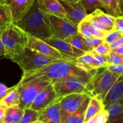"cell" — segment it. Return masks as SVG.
<instances>
[{"mask_svg":"<svg viewBox=\"0 0 123 123\" xmlns=\"http://www.w3.org/2000/svg\"><path fill=\"white\" fill-rule=\"evenodd\" d=\"M98 70L88 71L80 68L76 59L57 60L40 69L23 72L18 85H25L33 83L48 82L54 84L71 77H92Z\"/></svg>","mask_w":123,"mask_h":123,"instance_id":"1","label":"cell"},{"mask_svg":"<svg viewBox=\"0 0 123 123\" xmlns=\"http://www.w3.org/2000/svg\"><path fill=\"white\" fill-rule=\"evenodd\" d=\"M14 24L28 36L43 40L52 38L46 13L38 8L37 0L28 13Z\"/></svg>","mask_w":123,"mask_h":123,"instance_id":"2","label":"cell"},{"mask_svg":"<svg viewBox=\"0 0 123 123\" xmlns=\"http://www.w3.org/2000/svg\"><path fill=\"white\" fill-rule=\"evenodd\" d=\"M6 50L5 57L11 59L27 48L28 36L13 24L8 26L0 36Z\"/></svg>","mask_w":123,"mask_h":123,"instance_id":"3","label":"cell"},{"mask_svg":"<svg viewBox=\"0 0 123 123\" xmlns=\"http://www.w3.org/2000/svg\"><path fill=\"white\" fill-rule=\"evenodd\" d=\"M121 75L111 72L106 68L102 72L98 71L87 85L90 97L103 102L110 89Z\"/></svg>","mask_w":123,"mask_h":123,"instance_id":"4","label":"cell"},{"mask_svg":"<svg viewBox=\"0 0 123 123\" xmlns=\"http://www.w3.org/2000/svg\"><path fill=\"white\" fill-rule=\"evenodd\" d=\"M16 63L22 70L23 72H29L40 69L57 60L40 54L30 48H26L20 54L10 59Z\"/></svg>","mask_w":123,"mask_h":123,"instance_id":"5","label":"cell"},{"mask_svg":"<svg viewBox=\"0 0 123 123\" xmlns=\"http://www.w3.org/2000/svg\"><path fill=\"white\" fill-rule=\"evenodd\" d=\"M92 77H71L53 84L57 98L61 99L74 94H85L90 97L87 85Z\"/></svg>","mask_w":123,"mask_h":123,"instance_id":"6","label":"cell"},{"mask_svg":"<svg viewBox=\"0 0 123 123\" xmlns=\"http://www.w3.org/2000/svg\"><path fill=\"white\" fill-rule=\"evenodd\" d=\"M46 15L52 38L65 40L79 34L77 25L55 16L46 13Z\"/></svg>","mask_w":123,"mask_h":123,"instance_id":"7","label":"cell"},{"mask_svg":"<svg viewBox=\"0 0 123 123\" xmlns=\"http://www.w3.org/2000/svg\"><path fill=\"white\" fill-rule=\"evenodd\" d=\"M50 84L51 83L48 82H42L21 86L18 85L20 96L19 107L23 109L30 108L38 93Z\"/></svg>","mask_w":123,"mask_h":123,"instance_id":"8","label":"cell"},{"mask_svg":"<svg viewBox=\"0 0 123 123\" xmlns=\"http://www.w3.org/2000/svg\"><path fill=\"white\" fill-rule=\"evenodd\" d=\"M89 97L85 94H74L61 98V123H64L70 115L77 111Z\"/></svg>","mask_w":123,"mask_h":123,"instance_id":"9","label":"cell"},{"mask_svg":"<svg viewBox=\"0 0 123 123\" xmlns=\"http://www.w3.org/2000/svg\"><path fill=\"white\" fill-rule=\"evenodd\" d=\"M115 18L101 9H97L88 14L85 19L98 30L109 33L115 30Z\"/></svg>","mask_w":123,"mask_h":123,"instance_id":"10","label":"cell"},{"mask_svg":"<svg viewBox=\"0 0 123 123\" xmlns=\"http://www.w3.org/2000/svg\"><path fill=\"white\" fill-rule=\"evenodd\" d=\"M29 41L28 43V48H30L38 52L40 54L46 56L48 57L51 58L54 60H70L74 59L72 58L67 57L62 55L61 52L56 50L55 48L50 46L43 40L35 38L28 36Z\"/></svg>","mask_w":123,"mask_h":123,"instance_id":"11","label":"cell"},{"mask_svg":"<svg viewBox=\"0 0 123 123\" xmlns=\"http://www.w3.org/2000/svg\"><path fill=\"white\" fill-rule=\"evenodd\" d=\"M57 99L54 85L50 84L40 91L36 97L30 108L37 112H42Z\"/></svg>","mask_w":123,"mask_h":123,"instance_id":"12","label":"cell"},{"mask_svg":"<svg viewBox=\"0 0 123 123\" xmlns=\"http://www.w3.org/2000/svg\"><path fill=\"white\" fill-rule=\"evenodd\" d=\"M59 1L66 11L69 22L74 25L78 26L88 14L81 1L78 2H69L62 0Z\"/></svg>","mask_w":123,"mask_h":123,"instance_id":"13","label":"cell"},{"mask_svg":"<svg viewBox=\"0 0 123 123\" xmlns=\"http://www.w3.org/2000/svg\"><path fill=\"white\" fill-rule=\"evenodd\" d=\"M36 0H4L11 8L13 23L20 20L33 6Z\"/></svg>","mask_w":123,"mask_h":123,"instance_id":"14","label":"cell"},{"mask_svg":"<svg viewBox=\"0 0 123 123\" xmlns=\"http://www.w3.org/2000/svg\"><path fill=\"white\" fill-rule=\"evenodd\" d=\"M38 8L44 13L69 22L63 6L59 0H37Z\"/></svg>","mask_w":123,"mask_h":123,"instance_id":"15","label":"cell"},{"mask_svg":"<svg viewBox=\"0 0 123 123\" xmlns=\"http://www.w3.org/2000/svg\"><path fill=\"white\" fill-rule=\"evenodd\" d=\"M44 41L55 48L62 55L67 57L76 59L83 55L85 53L82 50L76 49L72 44L66 42L64 40L50 38L44 40Z\"/></svg>","mask_w":123,"mask_h":123,"instance_id":"16","label":"cell"},{"mask_svg":"<svg viewBox=\"0 0 123 123\" xmlns=\"http://www.w3.org/2000/svg\"><path fill=\"white\" fill-rule=\"evenodd\" d=\"M103 103L105 109L115 103L123 105V74L120 76L112 86Z\"/></svg>","mask_w":123,"mask_h":123,"instance_id":"17","label":"cell"},{"mask_svg":"<svg viewBox=\"0 0 123 123\" xmlns=\"http://www.w3.org/2000/svg\"><path fill=\"white\" fill-rule=\"evenodd\" d=\"M61 100H56L54 103L40 112L38 120L43 123H61Z\"/></svg>","mask_w":123,"mask_h":123,"instance_id":"18","label":"cell"},{"mask_svg":"<svg viewBox=\"0 0 123 123\" xmlns=\"http://www.w3.org/2000/svg\"><path fill=\"white\" fill-rule=\"evenodd\" d=\"M78 32L84 38H100L104 40L106 32L98 30L85 19L78 25Z\"/></svg>","mask_w":123,"mask_h":123,"instance_id":"19","label":"cell"},{"mask_svg":"<svg viewBox=\"0 0 123 123\" xmlns=\"http://www.w3.org/2000/svg\"><path fill=\"white\" fill-rule=\"evenodd\" d=\"M76 62L79 67L88 71L98 70L104 68L91 52L85 53L83 55L76 58Z\"/></svg>","mask_w":123,"mask_h":123,"instance_id":"20","label":"cell"},{"mask_svg":"<svg viewBox=\"0 0 123 123\" xmlns=\"http://www.w3.org/2000/svg\"><path fill=\"white\" fill-rule=\"evenodd\" d=\"M12 24H13V20L10 6L6 4H0V36Z\"/></svg>","mask_w":123,"mask_h":123,"instance_id":"21","label":"cell"},{"mask_svg":"<svg viewBox=\"0 0 123 123\" xmlns=\"http://www.w3.org/2000/svg\"><path fill=\"white\" fill-rule=\"evenodd\" d=\"M105 108L103 102L96 97H91L85 112V123L94 117Z\"/></svg>","mask_w":123,"mask_h":123,"instance_id":"22","label":"cell"},{"mask_svg":"<svg viewBox=\"0 0 123 123\" xmlns=\"http://www.w3.org/2000/svg\"><path fill=\"white\" fill-rule=\"evenodd\" d=\"M105 109L109 113L106 123H123V105L115 103Z\"/></svg>","mask_w":123,"mask_h":123,"instance_id":"23","label":"cell"},{"mask_svg":"<svg viewBox=\"0 0 123 123\" xmlns=\"http://www.w3.org/2000/svg\"><path fill=\"white\" fill-rule=\"evenodd\" d=\"M24 114V109L19 106L7 108L3 123H20Z\"/></svg>","mask_w":123,"mask_h":123,"instance_id":"24","label":"cell"},{"mask_svg":"<svg viewBox=\"0 0 123 123\" xmlns=\"http://www.w3.org/2000/svg\"><path fill=\"white\" fill-rule=\"evenodd\" d=\"M107 14L118 18L122 16L120 9V0H100Z\"/></svg>","mask_w":123,"mask_h":123,"instance_id":"25","label":"cell"},{"mask_svg":"<svg viewBox=\"0 0 123 123\" xmlns=\"http://www.w3.org/2000/svg\"><path fill=\"white\" fill-rule=\"evenodd\" d=\"M90 98L91 97H89L80 108L74 114L70 115L64 123H85V112L90 101Z\"/></svg>","mask_w":123,"mask_h":123,"instance_id":"26","label":"cell"},{"mask_svg":"<svg viewBox=\"0 0 123 123\" xmlns=\"http://www.w3.org/2000/svg\"><path fill=\"white\" fill-rule=\"evenodd\" d=\"M20 96V92L16 84V86L13 91L8 93L2 99L0 100V103L4 105L7 108L19 106Z\"/></svg>","mask_w":123,"mask_h":123,"instance_id":"27","label":"cell"},{"mask_svg":"<svg viewBox=\"0 0 123 123\" xmlns=\"http://www.w3.org/2000/svg\"><path fill=\"white\" fill-rule=\"evenodd\" d=\"M64 40L72 44L73 46H74V48L79 49V50H82L85 53L90 52L85 46V43H84V37H82L79 34L75 35V36H72L70 37H68V38H66Z\"/></svg>","mask_w":123,"mask_h":123,"instance_id":"28","label":"cell"},{"mask_svg":"<svg viewBox=\"0 0 123 123\" xmlns=\"http://www.w3.org/2000/svg\"><path fill=\"white\" fill-rule=\"evenodd\" d=\"M40 112L31 108L24 109V114L20 123H32L38 120Z\"/></svg>","mask_w":123,"mask_h":123,"instance_id":"29","label":"cell"},{"mask_svg":"<svg viewBox=\"0 0 123 123\" xmlns=\"http://www.w3.org/2000/svg\"><path fill=\"white\" fill-rule=\"evenodd\" d=\"M81 2L87 12L103 8L100 0H81Z\"/></svg>","mask_w":123,"mask_h":123,"instance_id":"30","label":"cell"},{"mask_svg":"<svg viewBox=\"0 0 123 123\" xmlns=\"http://www.w3.org/2000/svg\"><path fill=\"white\" fill-rule=\"evenodd\" d=\"M84 43L89 52H92L95 48L104 43V40L100 38H84Z\"/></svg>","mask_w":123,"mask_h":123,"instance_id":"31","label":"cell"},{"mask_svg":"<svg viewBox=\"0 0 123 123\" xmlns=\"http://www.w3.org/2000/svg\"><path fill=\"white\" fill-rule=\"evenodd\" d=\"M107 56L109 65H123V55L111 52Z\"/></svg>","mask_w":123,"mask_h":123,"instance_id":"32","label":"cell"},{"mask_svg":"<svg viewBox=\"0 0 123 123\" xmlns=\"http://www.w3.org/2000/svg\"><path fill=\"white\" fill-rule=\"evenodd\" d=\"M111 50L112 49L111 48L110 44L106 43V42H104L102 44L95 48L92 52L97 54H99V55H108L111 52Z\"/></svg>","mask_w":123,"mask_h":123,"instance_id":"33","label":"cell"},{"mask_svg":"<svg viewBox=\"0 0 123 123\" xmlns=\"http://www.w3.org/2000/svg\"><path fill=\"white\" fill-rule=\"evenodd\" d=\"M121 37H123L122 33L120 31H117V30H114V31L107 34V35L104 38V42L110 44L114 42H115L116 40L118 39Z\"/></svg>","mask_w":123,"mask_h":123,"instance_id":"34","label":"cell"},{"mask_svg":"<svg viewBox=\"0 0 123 123\" xmlns=\"http://www.w3.org/2000/svg\"><path fill=\"white\" fill-rule=\"evenodd\" d=\"M109 118V113L105 109L101 111L97 115L96 123H106Z\"/></svg>","mask_w":123,"mask_h":123,"instance_id":"35","label":"cell"},{"mask_svg":"<svg viewBox=\"0 0 123 123\" xmlns=\"http://www.w3.org/2000/svg\"><path fill=\"white\" fill-rule=\"evenodd\" d=\"M16 86V85L10 88H8L6 85H5L4 84L0 83V100L2 99L8 93H10L12 91H13L15 88Z\"/></svg>","mask_w":123,"mask_h":123,"instance_id":"36","label":"cell"},{"mask_svg":"<svg viewBox=\"0 0 123 123\" xmlns=\"http://www.w3.org/2000/svg\"><path fill=\"white\" fill-rule=\"evenodd\" d=\"M94 57L96 58V60L102 65L103 68H106L108 66V56L107 55H99L96 53L91 52Z\"/></svg>","mask_w":123,"mask_h":123,"instance_id":"37","label":"cell"},{"mask_svg":"<svg viewBox=\"0 0 123 123\" xmlns=\"http://www.w3.org/2000/svg\"><path fill=\"white\" fill-rule=\"evenodd\" d=\"M106 68L112 73L120 75L123 74V65H109Z\"/></svg>","mask_w":123,"mask_h":123,"instance_id":"38","label":"cell"},{"mask_svg":"<svg viewBox=\"0 0 123 123\" xmlns=\"http://www.w3.org/2000/svg\"><path fill=\"white\" fill-rule=\"evenodd\" d=\"M115 30L121 32L123 31V16L115 18Z\"/></svg>","mask_w":123,"mask_h":123,"instance_id":"39","label":"cell"},{"mask_svg":"<svg viewBox=\"0 0 123 123\" xmlns=\"http://www.w3.org/2000/svg\"><path fill=\"white\" fill-rule=\"evenodd\" d=\"M7 107L0 103V123H3L4 121L6 112Z\"/></svg>","mask_w":123,"mask_h":123,"instance_id":"40","label":"cell"},{"mask_svg":"<svg viewBox=\"0 0 123 123\" xmlns=\"http://www.w3.org/2000/svg\"><path fill=\"white\" fill-rule=\"evenodd\" d=\"M122 45H123V37H121V38L116 40L115 42L110 44V46L112 50Z\"/></svg>","mask_w":123,"mask_h":123,"instance_id":"41","label":"cell"},{"mask_svg":"<svg viewBox=\"0 0 123 123\" xmlns=\"http://www.w3.org/2000/svg\"><path fill=\"white\" fill-rule=\"evenodd\" d=\"M111 52L115 53V54H120V55H123V45L120 46L115 49H112L111 50Z\"/></svg>","mask_w":123,"mask_h":123,"instance_id":"42","label":"cell"},{"mask_svg":"<svg viewBox=\"0 0 123 123\" xmlns=\"http://www.w3.org/2000/svg\"><path fill=\"white\" fill-rule=\"evenodd\" d=\"M5 55H6V50H5L4 46L0 38V56H5Z\"/></svg>","mask_w":123,"mask_h":123,"instance_id":"43","label":"cell"},{"mask_svg":"<svg viewBox=\"0 0 123 123\" xmlns=\"http://www.w3.org/2000/svg\"><path fill=\"white\" fill-rule=\"evenodd\" d=\"M97 115H98V114H97L96 116H95L94 117L90 119V120H88V121H86V122L85 123H96V121H97Z\"/></svg>","mask_w":123,"mask_h":123,"instance_id":"44","label":"cell"},{"mask_svg":"<svg viewBox=\"0 0 123 123\" xmlns=\"http://www.w3.org/2000/svg\"><path fill=\"white\" fill-rule=\"evenodd\" d=\"M120 9L122 16H123V0H120Z\"/></svg>","mask_w":123,"mask_h":123,"instance_id":"45","label":"cell"},{"mask_svg":"<svg viewBox=\"0 0 123 123\" xmlns=\"http://www.w3.org/2000/svg\"><path fill=\"white\" fill-rule=\"evenodd\" d=\"M62 1H67V2H78L81 1V0H62Z\"/></svg>","mask_w":123,"mask_h":123,"instance_id":"46","label":"cell"},{"mask_svg":"<svg viewBox=\"0 0 123 123\" xmlns=\"http://www.w3.org/2000/svg\"><path fill=\"white\" fill-rule=\"evenodd\" d=\"M43 123V122H42V121H39V120H38L37 121H36V122H34V123Z\"/></svg>","mask_w":123,"mask_h":123,"instance_id":"47","label":"cell"},{"mask_svg":"<svg viewBox=\"0 0 123 123\" xmlns=\"http://www.w3.org/2000/svg\"><path fill=\"white\" fill-rule=\"evenodd\" d=\"M0 4H4V0H0Z\"/></svg>","mask_w":123,"mask_h":123,"instance_id":"48","label":"cell"},{"mask_svg":"<svg viewBox=\"0 0 123 123\" xmlns=\"http://www.w3.org/2000/svg\"><path fill=\"white\" fill-rule=\"evenodd\" d=\"M121 33H122V35H123V31H122V32H121Z\"/></svg>","mask_w":123,"mask_h":123,"instance_id":"49","label":"cell"}]
</instances>
